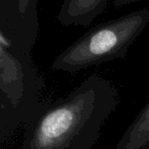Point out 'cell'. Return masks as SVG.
Masks as SVG:
<instances>
[{
    "label": "cell",
    "instance_id": "6da1fadb",
    "mask_svg": "<svg viewBox=\"0 0 149 149\" xmlns=\"http://www.w3.org/2000/svg\"><path fill=\"white\" fill-rule=\"evenodd\" d=\"M118 101L111 81L91 74L65 96L34 110L22 149H92Z\"/></svg>",
    "mask_w": 149,
    "mask_h": 149
},
{
    "label": "cell",
    "instance_id": "7a4b0ae2",
    "mask_svg": "<svg viewBox=\"0 0 149 149\" xmlns=\"http://www.w3.org/2000/svg\"><path fill=\"white\" fill-rule=\"evenodd\" d=\"M148 23L149 9L143 7L99 24L56 56L51 63V70L74 74L104 62L125 58Z\"/></svg>",
    "mask_w": 149,
    "mask_h": 149
},
{
    "label": "cell",
    "instance_id": "3957f363",
    "mask_svg": "<svg viewBox=\"0 0 149 149\" xmlns=\"http://www.w3.org/2000/svg\"><path fill=\"white\" fill-rule=\"evenodd\" d=\"M110 0H64L57 13V21L65 27H88L104 13Z\"/></svg>",
    "mask_w": 149,
    "mask_h": 149
},
{
    "label": "cell",
    "instance_id": "277c9868",
    "mask_svg": "<svg viewBox=\"0 0 149 149\" xmlns=\"http://www.w3.org/2000/svg\"><path fill=\"white\" fill-rule=\"evenodd\" d=\"M114 149H149V100L127 128Z\"/></svg>",
    "mask_w": 149,
    "mask_h": 149
},
{
    "label": "cell",
    "instance_id": "5b68a950",
    "mask_svg": "<svg viewBox=\"0 0 149 149\" xmlns=\"http://www.w3.org/2000/svg\"><path fill=\"white\" fill-rule=\"evenodd\" d=\"M143 1V0H113L112 5H113L116 8H120V7L127 6L129 4H133V3H137Z\"/></svg>",
    "mask_w": 149,
    "mask_h": 149
}]
</instances>
